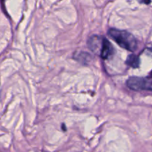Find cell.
<instances>
[{
	"label": "cell",
	"instance_id": "1",
	"mask_svg": "<svg viewBox=\"0 0 152 152\" xmlns=\"http://www.w3.org/2000/svg\"><path fill=\"white\" fill-rule=\"evenodd\" d=\"M108 34L122 48L134 52L137 49V40L131 33L117 28H110Z\"/></svg>",
	"mask_w": 152,
	"mask_h": 152
},
{
	"label": "cell",
	"instance_id": "2",
	"mask_svg": "<svg viewBox=\"0 0 152 152\" xmlns=\"http://www.w3.org/2000/svg\"><path fill=\"white\" fill-rule=\"evenodd\" d=\"M126 85L133 91H152V77H132L127 80Z\"/></svg>",
	"mask_w": 152,
	"mask_h": 152
},
{
	"label": "cell",
	"instance_id": "3",
	"mask_svg": "<svg viewBox=\"0 0 152 152\" xmlns=\"http://www.w3.org/2000/svg\"><path fill=\"white\" fill-rule=\"evenodd\" d=\"M104 39H105V37H102V36L92 35L88 39V47L92 52L99 55V56H100L102 48H103Z\"/></svg>",
	"mask_w": 152,
	"mask_h": 152
},
{
	"label": "cell",
	"instance_id": "4",
	"mask_svg": "<svg viewBox=\"0 0 152 152\" xmlns=\"http://www.w3.org/2000/svg\"><path fill=\"white\" fill-rule=\"evenodd\" d=\"M114 52H115V50H114V46L110 42L109 40L105 37L103 48H102V53L100 54V57H102V59H108L114 54Z\"/></svg>",
	"mask_w": 152,
	"mask_h": 152
},
{
	"label": "cell",
	"instance_id": "5",
	"mask_svg": "<svg viewBox=\"0 0 152 152\" xmlns=\"http://www.w3.org/2000/svg\"><path fill=\"white\" fill-rule=\"evenodd\" d=\"M74 58L82 64H88L91 59V56L87 52H77L74 53Z\"/></svg>",
	"mask_w": 152,
	"mask_h": 152
},
{
	"label": "cell",
	"instance_id": "6",
	"mask_svg": "<svg viewBox=\"0 0 152 152\" xmlns=\"http://www.w3.org/2000/svg\"><path fill=\"white\" fill-rule=\"evenodd\" d=\"M126 63L132 68H136L140 66V59L139 56H137L136 54H131L127 57Z\"/></svg>",
	"mask_w": 152,
	"mask_h": 152
},
{
	"label": "cell",
	"instance_id": "7",
	"mask_svg": "<svg viewBox=\"0 0 152 152\" xmlns=\"http://www.w3.org/2000/svg\"><path fill=\"white\" fill-rule=\"evenodd\" d=\"M147 54L152 56V46L151 47L147 48Z\"/></svg>",
	"mask_w": 152,
	"mask_h": 152
},
{
	"label": "cell",
	"instance_id": "8",
	"mask_svg": "<svg viewBox=\"0 0 152 152\" xmlns=\"http://www.w3.org/2000/svg\"><path fill=\"white\" fill-rule=\"evenodd\" d=\"M140 3H145V4H149V3H151V1H140Z\"/></svg>",
	"mask_w": 152,
	"mask_h": 152
},
{
	"label": "cell",
	"instance_id": "9",
	"mask_svg": "<svg viewBox=\"0 0 152 152\" xmlns=\"http://www.w3.org/2000/svg\"><path fill=\"white\" fill-rule=\"evenodd\" d=\"M151 77H152V71L151 72Z\"/></svg>",
	"mask_w": 152,
	"mask_h": 152
}]
</instances>
